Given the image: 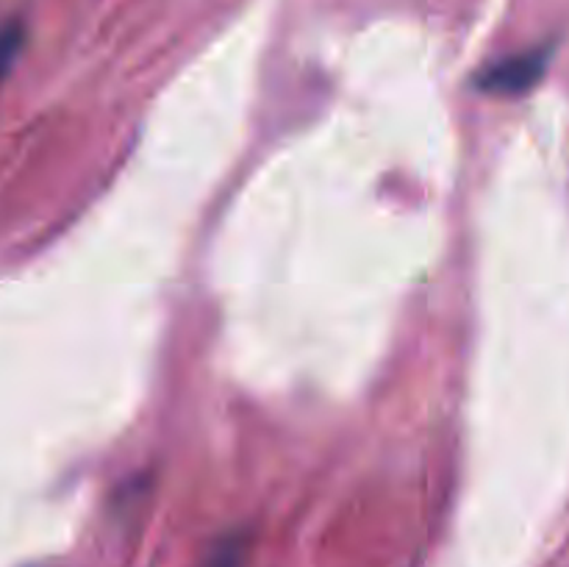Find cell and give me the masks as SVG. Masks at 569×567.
Wrapping results in <instances>:
<instances>
[{
	"instance_id": "cell-1",
	"label": "cell",
	"mask_w": 569,
	"mask_h": 567,
	"mask_svg": "<svg viewBox=\"0 0 569 567\" xmlns=\"http://www.w3.org/2000/svg\"><path fill=\"white\" fill-rule=\"evenodd\" d=\"M550 50L533 48L526 53L506 56V59L495 61V64L483 67L476 78V87L487 94H498V98H515V94H526L528 89L537 87L542 81L545 70H548Z\"/></svg>"
},
{
	"instance_id": "cell-2",
	"label": "cell",
	"mask_w": 569,
	"mask_h": 567,
	"mask_svg": "<svg viewBox=\"0 0 569 567\" xmlns=\"http://www.w3.org/2000/svg\"><path fill=\"white\" fill-rule=\"evenodd\" d=\"M22 44H26V31H22L20 22H6V26L0 28V87H3V81L9 78Z\"/></svg>"
},
{
	"instance_id": "cell-3",
	"label": "cell",
	"mask_w": 569,
	"mask_h": 567,
	"mask_svg": "<svg viewBox=\"0 0 569 567\" xmlns=\"http://www.w3.org/2000/svg\"><path fill=\"white\" fill-rule=\"evenodd\" d=\"M239 561H242V548L237 543H228L220 545L203 567H239Z\"/></svg>"
}]
</instances>
